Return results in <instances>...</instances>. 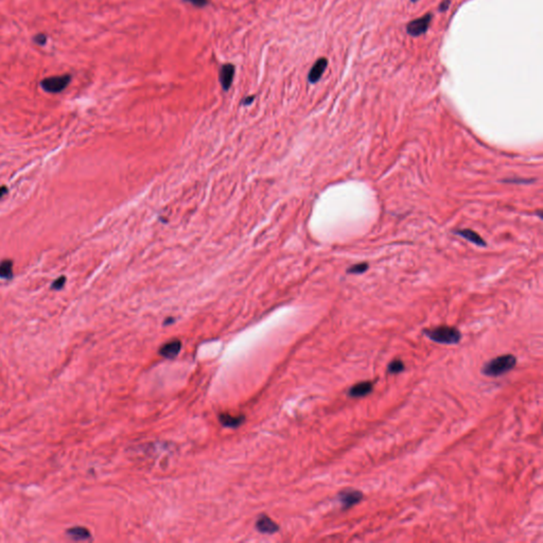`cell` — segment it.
Segmentation results:
<instances>
[{
    "label": "cell",
    "mask_w": 543,
    "mask_h": 543,
    "mask_svg": "<svg viewBox=\"0 0 543 543\" xmlns=\"http://www.w3.org/2000/svg\"><path fill=\"white\" fill-rule=\"evenodd\" d=\"M183 1L195 5L196 8H205L209 3V0H183Z\"/></svg>",
    "instance_id": "18"
},
{
    "label": "cell",
    "mask_w": 543,
    "mask_h": 543,
    "mask_svg": "<svg viewBox=\"0 0 543 543\" xmlns=\"http://www.w3.org/2000/svg\"><path fill=\"white\" fill-rule=\"evenodd\" d=\"M516 364L517 358L515 355L504 354L492 359L488 363H486L482 368V372L485 376L488 377H499L506 372H509L511 369H514Z\"/></svg>",
    "instance_id": "1"
},
{
    "label": "cell",
    "mask_w": 543,
    "mask_h": 543,
    "mask_svg": "<svg viewBox=\"0 0 543 543\" xmlns=\"http://www.w3.org/2000/svg\"><path fill=\"white\" fill-rule=\"evenodd\" d=\"M220 422L223 424L224 427H227V428H238L240 427L241 424L244 422V416L240 415V416H233V415H229V414H221L220 417Z\"/></svg>",
    "instance_id": "12"
},
{
    "label": "cell",
    "mask_w": 543,
    "mask_h": 543,
    "mask_svg": "<svg viewBox=\"0 0 543 543\" xmlns=\"http://www.w3.org/2000/svg\"><path fill=\"white\" fill-rule=\"evenodd\" d=\"M9 193V189L5 186H0V199L4 197Z\"/></svg>",
    "instance_id": "21"
},
{
    "label": "cell",
    "mask_w": 543,
    "mask_h": 543,
    "mask_svg": "<svg viewBox=\"0 0 543 543\" xmlns=\"http://www.w3.org/2000/svg\"><path fill=\"white\" fill-rule=\"evenodd\" d=\"M235 76V66L233 64H225L221 67L219 73L220 83L224 90H228L233 84Z\"/></svg>",
    "instance_id": "8"
},
{
    "label": "cell",
    "mask_w": 543,
    "mask_h": 543,
    "mask_svg": "<svg viewBox=\"0 0 543 543\" xmlns=\"http://www.w3.org/2000/svg\"><path fill=\"white\" fill-rule=\"evenodd\" d=\"M256 526H257V529L259 532L264 534H274L276 533L279 528L277 524L267 516H261L257 520V522H256Z\"/></svg>",
    "instance_id": "10"
},
{
    "label": "cell",
    "mask_w": 543,
    "mask_h": 543,
    "mask_svg": "<svg viewBox=\"0 0 543 543\" xmlns=\"http://www.w3.org/2000/svg\"><path fill=\"white\" fill-rule=\"evenodd\" d=\"M431 22H432V14L428 13L426 15H423L422 17L418 18V20L411 22L407 27V32L411 36H414V37L420 36L427 32Z\"/></svg>",
    "instance_id": "4"
},
{
    "label": "cell",
    "mask_w": 543,
    "mask_h": 543,
    "mask_svg": "<svg viewBox=\"0 0 543 543\" xmlns=\"http://www.w3.org/2000/svg\"><path fill=\"white\" fill-rule=\"evenodd\" d=\"M327 65H328V61L325 58L318 59L315 62V64L312 66L308 76V80L311 84H315L321 80L323 73L325 72V70H326Z\"/></svg>",
    "instance_id": "6"
},
{
    "label": "cell",
    "mask_w": 543,
    "mask_h": 543,
    "mask_svg": "<svg viewBox=\"0 0 543 543\" xmlns=\"http://www.w3.org/2000/svg\"><path fill=\"white\" fill-rule=\"evenodd\" d=\"M411 1H412V2H416V1H418V0H411Z\"/></svg>",
    "instance_id": "23"
},
{
    "label": "cell",
    "mask_w": 543,
    "mask_h": 543,
    "mask_svg": "<svg viewBox=\"0 0 543 543\" xmlns=\"http://www.w3.org/2000/svg\"><path fill=\"white\" fill-rule=\"evenodd\" d=\"M454 233L458 235V236H460V237H463L464 239L470 241L471 243H473V244H476L478 246H480V247L486 246L485 240L478 233L473 232V230H471V229H467V228L466 229H458V230H455Z\"/></svg>",
    "instance_id": "11"
},
{
    "label": "cell",
    "mask_w": 543,
    "mask_h": 543,
    "mask_svg": "<svg viewBox=\"0 0 543 543\" xmlns=\"http://www.w3.org/2000/svg\"><path fill=\"white\" fill-rule=\"evenodd\" d=\"M33 42L35 43H37V45L43 46V45H46V43H47V36L45 34L40 33V34H37L33 37Z\"/></svg>",
    "instance_id": "19"
},
{
    "label": "cell",
    "mask_w": 543,
    "mask_h": 543,
    "mask_svg": "<svg viewBox=\"0 0 543 543\" xmlns=\"http://www.w3.org/2000/svg\"><path fill=\"white\" fill-rule=\"evenodd\" d=\"M67 534L73 540H87L90 538L89 530L84 527H72L68 530Z\"/></svg>",
    "instance_id": "14"
},
{
    "label": "cell",
    "mask_w": 543,
    "mask_h": 543,
    "mask_svg": "<svg viewBox=\"0 0 543 543\" xmlns=\"http://www.w3.org/2000/svg\"><path fill=\"white\" fill-rule=\"evenodd\" d=\"M373 390V383L370 381L361 382L354 384L348 391V396L350 398H362L370 394Z\"/></svg>",
    "instance_id": "7"
},
{
    "label": "cell",
    "mask_w": 543,
    "mask_h": 543,
    "mask_svg": "<svg viewBox=\"0 0 543 543\" xmlns=\"http://www.w3.org/2000/svg\"><path fill=\"white\" fill-rule=\"evenodd\" d=\"M180 348H182V343H180V341L174 340L167 343L165 345H162L159 350V354L166 359H174L179 353Z\"/></svg>",
    "instance_id": "9"
},
{
    "label": "cell",
    "mask_w": 543,
    "mask_h": 543,
    "mask_svg": "<svg viewBox=\"0 0 543 543\" xmlns=\"http://www.w3.org/2000/svg\"><path fill=\"white\" fill-rule=\"evenodd\" d=\"M254 99H255V96H252V97H251V96H249V97H246V98H245L244 100H243L242 104H243V105H249V104H251V103H252V102L254 101Z\"/></svg>",
    "instance_id": "22"
},
{
    "label": "cell",
    "mask_w": 543,
    "mask_h": 543,
    "mask_svg": "<svg viewBox=\"0 0 543 543\" xmlns=\"http://www.w3.org/2000/svg\"><path fill=\"white\" fill-rule=\"evenodd\" d=\"M13 277V261L4 259L0 261V279L9 280Z\"/></svg>",
    "instance_id": "13"
},
{
    "label": "cell",
    "mask_w": 543,
    "mask_h": 543,
    "mask_svg": "<svg viewBox=\"0 0 543 543\" xmlns=\"http://www.w3.org/2000/svg\"><path fill=\"white\" fill-rule=\"evenodd\" d=\"M338 498L342 504L343 509L347 510L354 506L355 504H359L362 501V499L364 498V496L359 490H346L340 492Z\"/></svg>",
    "instance_id": "5"
},
{
    "label": "cell",
    "mask_w": 543,
    "mask_h": 543,
    "mask_svg": "<svg viewBox=\"0 0 543 543\" xmlns=\"http://www.w3.org/2000/svg\"><path fill=\"white\" fill-rule=\"evenodd\" d=\"M368 263L367 262H361V263H357V264H353L352 266H350L347 270L348 274H354V275H360V274H363L368 270Z\"/></svg>",
    "instance_id": "16"
},
{
    "label": "cell",
    "mask_w": 543,
    "mask_h": 543,
    "mask_svg": "<svg viewBox=\"0 0 543 543\" xmlns=\"http://www.w3.org/2000/svg\"><path fill=\"white\" fill-rule=\"evenodd\" d=\"M405 369L404 363L401 360H394L391 361L388 366V372L389 373H400Z\"/></svg>",
    "instance_id": "15"
},
{
    "label": "cell",
    "mask_w": 543,
    "mask_h": 543,
    "mask_svg": "<svg viewBox=\"0 0 543 543\" xmlns=\"http://www.w3.org/2000/svg\"><path fill=\"white\" fill-rule=\"evenodd\" d=\"M66 277L65 276H60L59 278H57L54 280L51 284V289L55 290V291H59L61 289L64 288V285L66 283Z\"/></svg>",
    "instance_id": "17"
},
{
    "label": "cell",
    "mask_w": 543,
    "mask_h": 543,
    "mask_svg": "<svg viewBox=\"0 0 543 543\" xmlns=\"http://www.w3.org/2000/svg\"><path fill=\"white\" fill-rule=\"evenodd\" d=\"M450 3H451V0H444V1L439 4V11L440 12L447 11L449 7H450Z\"/></svg>",
    "instance_id": "20"
},
{
    "label": "cell",
    "mask_w": 543,
    "mask_h": 543,
    "mask_svg": "<svg viewBox=\"0 0 543 543\" xmlns=\"http://www.w3.org/2000/svg\"><path fill=\"white\" fill-rule=\"evenodd\" d=\"M71 81L70 74L64 76H55L43 79L41 82L42 88L49 93H59L67 88Z\"/></svg>",
    "instance_id": "3"
},
{
    "label": "cell",
    "mask_w": 543,
    "mask_h": 543,
    "mask_svg": "<svg viewBox=\"0 0 543 543\" xmlns=\"http://www.w3.org/2000/svg\"><path fill=\"white\" fill-rule=\"evenodd\" d=\"M423 333L431 341L445 345L458 344L461 339L459 330L451 326H438L432 329H426L423 330Z\"/></svg>",
    "instance_id": "2"
}]
</instances>
